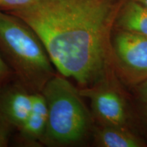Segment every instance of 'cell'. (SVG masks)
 <instances>
[{
    "instance_id": "obj_1",
    "label": "cell",
    "mask_w": 147,
    "mask_h": 147,
    "mask_svg": "<svg viewBox=\"0 0 147 147\" xmlns=\"http://www.w3.org/2000/svg\"><path fill=\"white\" fill-rule=\"evenodd\" d=\"M125 1L37 0L9 13L36 32L59 73L84 88L115 70L112 36Z\"/></svg>"
},
{
    "instance_id": "obj_2",
    "label": "cell",
    "mask_w": 147,
    "mask_h": 147,
    "mask_svg": "<svg viewBox=\"0 0 147 147\" xmlns=\"http://www.w3.org/2000/svg\"><path fill=\"white\" fill-rule=\"evenodd\" d=\"M0 53L16 80L32 93L42 92L57 72L43 42L23 19L0 10Z\"/></svg>"
},
{
    "instance_id": "obj_3",
    "label": "cell",
    "mask_w": 147,
    "mask_h": 147,
    "mask_svg": "<svg viewBox=\"0 0 147 147\" xmlns=\"http://www.w3.org/2000/svg\"><path fill=\"white\" fill-rule=\"evenodd\" d=\"M42 93L48 110L44 146H79L92 137L95 121L78 86L57 71Z\"/></svg>"
},
{
    "instance_id": "obj_4",
    "label": "cell",
    "mask_w": 147,
    "mask_h": 147,
    "mask_svg": "<svg viewBox=\"0 0 147 147\" xmlns=\"http://www.w3.org/2000/svg\"><path fill=\"white\" fill-rule=\"evenodd\" d=\"M120 82L114 70L93 85L79 88L89 101L95 124L130 127V108Z\"/></svg>"
},
{
    "instance_id": "obj_5",
    "label": "cell",
    "mask_w": 147,
    "mask_h": 147,
    "mask_svg": "<svg viewBox=\"0 0 147 147\" xmlns=\"http://www.w3.org/2000/svg\"><path fill=\"white\" fill-rule=\"evenodd\" d=\"M111 44L114 69L121 82L134 87L147 80V36L115 29Z\"/></svg>"
},
{
    "instance_id": "obj_6",
    "label": "cell",
    "mask_w": 147,
    "mask_h": 147,
    "mask_svg": "<svg viewBox=\"0 0 147 147\" xmlns=\"http://www.w3.org/2000/svg\"><path fill=\"white\" fill-rule=\"evenodd\" d=\"M33 93L16 79L0 87V119L16 131L29 115Z\"/></svg>"
},
{
    "instance_id": "obj_7",
    "label": "cell",
    "mask_w": 147,
    "mask_h": 147,
    "mask_svg": "<svg viewBox=\"0 0 147 147\" xmlns=\"http://www.w3.org/2000/svg\"><path fill=\"white\" fill-rule=\"evenodd\" d=\"M48 119L47 102L42 92L33 93L32 107L26 120L14 133L16 144L21 146H44Z\"/></svg>"
},
{
    "instance_id": "obj_8",
    "label": "cell",
    "mask_w": 147,
    "mask_h": 147,
    "mask_svg": "<svg viewBox=\"0 0 147 147\" xmlns=\"http://www.w3.org/2000/svg\"><path fill=\"white\" fill-rule=\"evenodd\" d=\"M93 144L99 147H144L146 143L131 127L95 124Z\"/></svg>"
},
{
    "instance_id": "obj_9",
    "label": "cell",
    "mask_w": 147,
    "mask_h": 147,
    "mask_svg": "<svg viewBox=\"0 0 147 147\" xmlns=\"http://www.w3.org/2000/svg\"><path fill=\"white\" fill-rule=\"evenodd\" d=\"M115 29L147 36V7L136 0H125L119 10Z\"/></svg>"
},
{
    "instance_id": "obj_10",
    "label": "cell",
    "mask_w": 147,
    "mask_h": 147,
    "mask_svg": "<svg viewBox=\"0 0 147 147\" xmlns=\"http://www.w3.org/2000/svg\"><path fill=\"white\" fill-rule=\"evenodd\" d=\"M134 87L136 90V100L140 119L147 130V80Z\"/></svg>"
},
{
    "instance_id": "obj_11",
    "label": "cell",
    "mask_w": 147,
    "mask_h": 147,
    "mask_svg": "<svg viewBox=\"0 0 147 147\" xmlns=\"http://www.w3.org/2000/svg\"><path fill=\"white\" fill-rule=\"evenodd\" d=\"M37 0H0V10L12 12L21 10L34 3Z\"/></svg>"
},
{
    "instance_id": "obj_12",
    "label": "cell",
    "mask_w": 147,
    "mask_h": 147,
    "mask_svg": "<svg viewBox=\"0 0 147 147\" xmlns=\"http://www.w3.org/2000/svg\"><path fill=\"white\" fill-rule=\"evenodd\" d=\"M15 79L13 71L0 53V87Z\"/></svg>"
},
{
    "instance_id": "obj_13",
    "label": "cell",
    "mask_w": 147,
    "mask_h": 147,
    "mask_svg": "<svg viewBox=\"0 0 147 147\" xmlns=\"http://www.w3.org/2000/svg\"><path fill=\"white\" fill-rule=\"evenodd\" d=\"M14 133L13 129L0 119V147L8 146Z\"/></svg>"
},
{
    "instance_id": "obj_14",
    "label": "cell",
    "mask_w": 147,
    "mask_h": 147,
    "mask_svg": "<svg viewBox=\"0 0 147 147\" xmlns=\"http://www.w3.org/2000/svg\"><path fill=\"white\" fill-rule=\"evenodd\" d=\"M136 1H138V2L142 3V5H144L146 7H147V0H136Z\"/></svg>"
}]
</instances>
